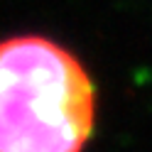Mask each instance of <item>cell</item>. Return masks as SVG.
Returning a JSON list of instances; mask_svg holds the SVG:
<instances>
[{"label":"cell","instance_id":"6da1fadb","mask_svg":"<svg viewBox=\"0 0 152 152\" xmlns=\"http://www.w3.org/2000/svg\"><path fill=\"white\" fill-rule=\"evenodd\" d=\"M96 125L88 71L49 37L0 42V152H83Z\"/></svg>","mask_w":152,"mask_h":152}]
</instances>
